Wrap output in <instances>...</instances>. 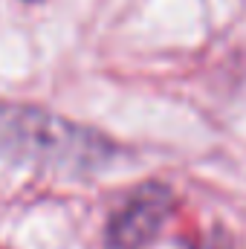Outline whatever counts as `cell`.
<instances>
[{"mask_svg": "<svg viewBox=\"0 0 246 249\" xmlns=\"http://www.w3.org/2000/svg\"><path fill=\"white\" fill-rule=\"evenodd\" d=\"M168 191L165 188H142L122 212L113 217L110 223V241L119 249H133L145 241H151L157 235V229L162 226L165 214H168Z\"/></svg>", "mask_w": 246, "mask_h": 249, "instance_id": "cell-1", "label": "cell"}]
</instances>
